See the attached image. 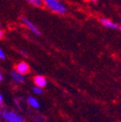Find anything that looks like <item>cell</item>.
Returning <instances> with one entry per match:
<instances>
[{"mask_svg": "<svg viewBox=\"0 0 121 122\" xmlns=\"http://www.w3.org/2000/svg\"><path fill=\"white\" fill-rule=\"evenodd\" d=\"M20 20H21V22H22L33 34L36 35V36H40V35H41V31L39 30V29H38L30 20H28L25 17H21Z\"/></svg>", "mask_w": 121, "mask_h": 122, "instance_id": "3", "label": "cell"}, {"mask_svg": "<svg viewBox=\"0 0 121 122\" xmlns=\"http://www.w3.org/2000/svg\"><path fill=\"white\" fill-rule=\"evenodd\" d=\"M42 122H47V121H42Z\"/></svg>", "mask_w": 121, "mask_h": 122, "instance_id": "17", "label": "cell"}, {"mask_svg": "<svg viewBox=\"0 0 121 122\" xmlns=\"http://www.w3.org/2000/svg\"><path fill=\"white\" fill-rule=\"evenodd\" d=\"M28 103H29V104H30L32 108H34V109H38L40 107L39 102H38L35 97H28Z\"/></svg>", "mask_w": 121, "mask_h": 122, "instance_id": "8", "label": "cell"}, {"mask_svg": "<svg viewBox=\"0 0 121 122\" xmlns=\"http://www.w3.org/2000/svg\"><path fill=\"white\" fill-rule=\"evenodd\" d=\"M120 26H121V24H120Z\"/></svg>", "mask_w": 121, "mask_h": 122, "instance_id": "18", "label": "cell"}, {"mask_svg": "<svg viewBox=\"0 0 121 122\" xmlns=\"http://www.w3.org/2000/svg\"><path fill=\"white\" fill-rule=\"evenodd\" d=\"M5 58H6L5 53H4V52L0 48V59H5Z\"/></svg>", "mask_w": 121, "mask_h": 122, "instance_id": "11", "label": "cell"}, {"mask_svg": "<svg viewBox=\"0 0 121 122\" xmlns=\"http://www.w3.org/2000/svg\"><path fill=\"white\" fill-rule=\"evenodd\" d=\"M86 1H89V0H86ZM90 1H92V2H96L97 0H90Z\"/></svg>", "mask_w": 121, "mask_h": 122, "instance_id": "15", "label": "cell"}, {"mask_svg": "<svg viewBox=\"0 0 121 122\" xmlns=\"http://www.w3.org/2000/svg\"><path fill=\"white\" fill-rule=\"evenodd\" d=\"M34 83L36 86H39V87L42 88L44 86H47V80L44 76H36L34 77Z\"/></svg>", "mask_w": 121, "mask_h": 122, "instance_id": "6", "label": "cell"}, {"mask_svg": "<svg viewBox=\"0 0 121 122\" xmlns=\"http://www.w3.org/2000/svg\"><path fill=\"white\" fill-rule=\"evenodd\" d=\"M3 81V76H2V73L0 72V81Z\"/></svg>", "mask_w": 121, "mask_h": 122, "instance_id": "13", "label": "cell"}, {"mask_svg": "<svg viewBox=\"0 0 121 122\" xmlns=\"http://www.w3.org/2000/svg\"><path fill=\"white\" fill-rule=\"evenodd\" d=\"M0 120H1V110H0Z\"/></svg>", "mask_w": 121, "mask_h": 122, "instance_id": "16", "label": "cell"}, {"mask_svg": "<svg viewBox=\"0 0 121 122\" xmlns=\"http://www.w3.org/2000/svg\"><path fill=\"white\" fill-rule=\"evenodd\" d=\"M100 22L103 26H105L108 29H112V30H121V26L113 20L107 18H102L100 20Z\"/></svg>", "mask_w": 121, "mask_h": 122, "instance_id": "4", "label": "cell"}, {"mask_svg": "<svg viewBox=\"0 0 121 122\" xmlns=\"http://www.w3.org/2000/svg\"><path fill=\"white\" fill-rule=\"evenodd\" d=\"M43 4L50 10L59 15H64L67 13V8L59 0H42Z\"/></svg>", "mask_w": 121, "mask_h": 122, "instance_id": "1", "label": "cell"}, {"mask_svg": "<svg viewBox=\"0 0 121 122\" xmlns=\"http://www.w3.org/2000/svg\"><path fill=\"white\" fill-rule=\"evenodd\" d=\"M30 4L35 6V7H42L43 5V1L42 0H26Z\"/></svg>", "mask_w": 121, "mask_h": 122, "instance_id": "9", "label": "cell"}, {"mask_svg": "<svg viewBox=\"0 0 121 122\" xmlns=\"http://www.w3.org/2000/svg\"><path fill=\"white\" fill-rule=\"evenodd\" d=\"M3 117L8 122H24V119L20 114L12 111H4L3 113Z\"/></svg>", "mask_w": 121, "mask_h": 122, "instance_id": "2", "label": "cell"}, {"mask_svg": "<svg viewBox=\"0 0 121 122\" xmlns=\"http://www.w3.org/2000/svg\"><path fill=\"white\" fill-rule=\"evenodd\" d=\"M15 71L24 76V75L27 74L29 72L30 67L25 62H20L18 65H15Z\"/></svg>", "mask_w": 121, "mask_h": 122, "instance_id": "5", "label": "cell"}, {"mask_svg": "<svg viewBox=\"0 0 121 122\" xmlns=\"http://www.w3.org/2000/svg\"><path fill=\"white\" fill-rule=\"evenodd\" d=\"M11 76L13 80L15 81L18 82V83H23V82L25 81V78H24V76L23 75H21L20 73L17 72L16 71H14L11 72Z\"/></svg>", "mask_w": 121, "mask_h": 122, "instance_id": "7", "label": "cell"}, {"mask_svg": "<svg viewBox=\"0 0 121 122\" xmlns=\"http://www.w3.org/2000/svg\"><path fill=\"white\" fill-rule=\"evenodd\" d=\"M2 102H3V96L0 94V103H2Z\"/></svg>", "mask_w": 121, "mask_h": 122, "instance_id": "14", "label": "cell"}, {"mask_svg": "<svg viewBox=\"0 0 121 122\" xmlns=\"http://www.w3.org/2000/svg\"><path fill=\"white\" fill-rule=\"evenodd\" d=\"M32 90H33V92H34L35 94H37V95H41V94L42 93V90L41 87H39V86H34V87L32 88Z\"/></svg>", "mask_w": 121, "mask_h": 122, "instance_id": "10", "label": "cell"}, {"mask_svg": "<svg viewBox=\"0 0 121 122\" xmlns=\"http://www.w3.org/2000/svg\"><path fill=\"white\" fill-rule=\"evenodd\" d=\"M3 36H4V32H3V30L0 29V39L3 38Z\"/></svg>", "mask_w": 121, "mask_h": 122, "instance_id": "12", "label": "cell"}]
</instances>
